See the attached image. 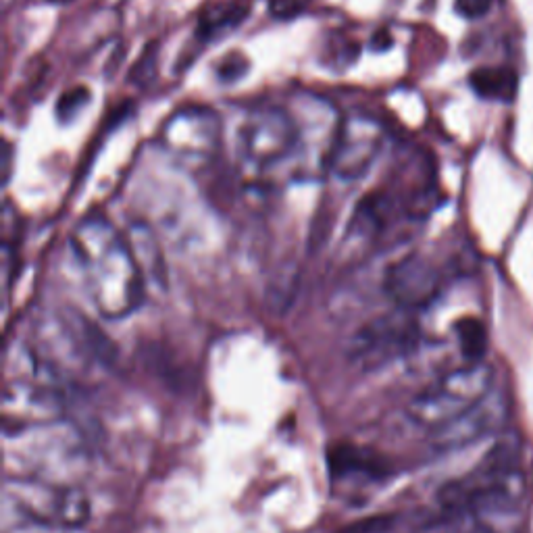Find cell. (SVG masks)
Wrapping results in <instances>:
<instances>
[{
    "instance_id": "cell-1",
    "label": "cell",
    "mask_w": 533,
    "mask_h": 533,
    "mask_svg": "<svg viewBox=\"0 0 533 533\" xmlns=\"http://www.w3.org/2000/svg\"><path fill=\"white\" fill-rule=\"evenodd\" d=\"M71 248L100 315L121 319L140 307L144 300L142 269L130 240L121 238L105 217H88L75 227Z\"/></svg>"
},
{
    "instance_id": "cell-2",
    "label": "cell",
    "mask_w": 533,
    "mask_h": 533,
    "mask_svg": "<svg viewBox=\"0 0 533 533\" xmlns=\"http://www.w3.org/2000/svg\"><path fill=\"white\" fill-rule=\"evenodd\" d=\"M490 388L492 371L488 367L475 363L456 369L417 394L406 406V417L421 429L438 431L471 411L490 394Z\"/></svg>"
},
{
    "instance_id": "cell-3",
    "label": "cell",
    "mask_w": 533,
    "mask_h": 533,
    "mask_svg": "<svg viewBox=\"0 0 533 533\" xmlns=\"http://www.w3.org/2000/svg\"><path fill=\"white\" fill-rule=\"evenodd\" d=\"M298 123L286 109L250 111L238 130V155L250 169H271L298 152Z\"/></svg>"
},
{
    "instance_id": "cell-4",
    "label": "cell",
    "mask_w": 533,
    "mask_h": 533,
    "mask_svg": "<svg viewBox=\"0 0 533 533\" xmlns=\"http://www.w3.org/2000/svg\"><path fill=\"white\" fill-rule=\"evenodd\" d=\"M417 336L419 329L411 311L398 309L363 325L350 342L348 357L363 371H377L413 350Z\"/></svg>"
},
{
    "instance_id": "cell-5",
    "label": "cell",
    "mask_w": 533,
    "mask_h": 533,
    "mask_svg": "<svg viewBox=\"0 0 533 533\" xmlns=\"http://www.w3.org/2000/svg\"><path fill=\"white\" fill-rule=\"evenodd\" d=\"M219 119L209 109H182L173 113L161 130L159 144L186 169L209 165L219 150Z\"/></svg>"
},
{
    "instance_id": "cell-6",
    "label": "cell",
    "mask_w": 533,
    "mask_h": 533,
    "mask_svg": "<svg viewBox=\"0 0 533 533\" xmlns=\"http://www.w3.org/2000/svg\"><path fill=\"white\" fill-rule=\"evenodd\" d=\"M386 142L384 125L369 115H350L340 121L329 155V167L340 180L354 182L373 167Z\"/></svg>"
},
{
    "instance_id": "cell-7",
    "label": "cell",
    "mask_w": 533,
    "mask_h": 533,
    "mask_svg": "<svg viewBox=\"0 0 533 533\" xmlns=\"http://www.w3.org/2000/svg\"><path fill=\"white\" fill-rule=\"evenodd\" d=\"M15 506L34 521L53 527H80L90 517V500L78 488H61L36 484V481H13Z\"/></svg>"
},
{
    "instance_id": "cell-8",
    "label": "cell",
    "mask_w": 533,
    "mask_h": 533,
    "mask_svg": "<svg viewBox=\"0 0 533 533\" xmlns=\"http://www.w3.org/2000/svg\"><path fill=\"white\" fill-rule=\"evenodd\" d=\"M440 275L421 257H406L386 273V292L398 309L415 311L436 298Z\"/></svg>"
},
{
    "instance_id": "cell-9",
    "label": "cell",
    "mask_w": 533,
    "mask_h": 533,
    "mask_svg": "<svg viewBox=\"0 0 533 533\" xmlns=\"http://www.w3.org/2000/svg\"><path fill=\"white\" fill-rule=\"evenodd\" d=\"M500 415H502L500 404L486 396L479 404H475L471 411H467L459 419H454L446 427L434 431V446L438 450H452L471 444L481 436L490 434V431L500 423L502 419Z\"/></svg>"
},
{
    "instance_id": "cell-10",
    "label": "cell",
    "mask_w": 533,
    "mask_h": 533,
    "mask_svg": "<svg viewBox=\"0 0 533 533\" xmlns=\"http://www.w3.org/2000/svg\"><path fill=\"white\" fill-rule=\"evenodd\" d=\"M61 411V400L53 388L32 382H11L5 390V417L15 423L48 421Z\"/></svg>"
},
{
    "instance_id": "cell-11",
    "label": "cell",
    "mask_w": 533,
    "mask_h": 533,
    "mask_svg": "<svg viewBox=\"0 0 533 533\" xmlns=\"http://www.w3.org/2000/svg\"><path fill=\"white\" fill-rule=\"evenodd\" d=\"M477 96L496 103H511L517 94V73L509 67H479L469 78Z\"/></svg>"
},
{
    "instance_id": "cell-12",
    "label": "cell",
    "mask_w": 533,
    "mask_h": 533,
    "mask_svg": "<svg viewBox=\"0 0 533 533\" xmlns=\"http://www.w3.org/2000/svg\"><path fill=\"white\" fill-rule=\"evenodd\" d=\"M248 13H250V7L242 5V3L213 7L200 17L198 36L205 42H211L215 38L230 34V32L240 28V23L248 17Z\"/></svg>"
},
{
    "instance_id": "cell-13",
    "label": "cell",
    "mask_w": 533,
    "mask_h": 533,
    "mask_svg": "<svg viewBox=\"0 0 533 533\" xmlns=\"http://www.w3.org/2000/svg\"><path fill=\"white\" fill-rule=\"evenodd\" d=\"M456 336H459V346L463 357L467 361H471V365L479 363L484 359V354L488 350V332H486V325L481 323L479 319L473 317H465L459 323H456Z\"/></svg>"
},
{
    "instance_id": "cell-14",
    "label": "cell",
    "mask_w": 533,
    "mask_h": 533,
    "mask_svg": "<svg viewBox=\"0 0 533 533\" xmlns=\"http://www.w3.org/2000/svg\"><path fill=\"white\" fill-rule=\"evenodd\" d=\"M309 3L311 0H269V11L277 19H294Z\"/></svg>"
},
{
    "instance_id": "cell-15",
    "label": "cell",
    "mask_w": 533,
    "mask_h": 533,
    "mask_svg": "<svg viewBox=\"0 0 533 533\" xmlns=\"http://www.w3.org/2000/svg\"><path fill=\"white\" fill-rule=\"evenodd\" d=\"M86 100H88V90H75V92L65 94V96L61 98L59 107H57V109H59V117H61L63 121L73 119V115L78 113V111L84 107Z\"/></svg>"
},
{
    "instance_id": "cell-16",
    "label": "cell",
    "mask_w": 533,
    "mask_h": 533,
    "mask_svg": "<svg viewBox=\"0 0 533 533\" xmlns=\"http://www.w3.org/2000/svg\"><path fill=\"white\" fill-rule=\"evenodd\" d=\"M246 61L242 57H225V61L219 65V78L223 82H232L242 78V73L246 71Z\"/></svg>"
},
{
    "instance_id": "cell-17",
    "label": "cell",
    "mask_w": 533,
    "mask_h": 533,
    "mask_svg": "<svg viewBox=\"0 0 533 533\" xmlns=\"http://www.w3.org/2000/svg\"><path fill=\"white\" fill-rule=\"evenodd\" d=\"M492 7V0H456V11L467 19H477L486 15Z\"/></svg>"
},
{
    "instance_id": "cell-18",
    "label": "cell",
    "mask_w": 533,
    "mask_h": 533,
    "mask_svg": "<svg viewBox=\"0 0 533 533\" xmlns=\"http://www.w3.org/2000/svg\"><path fill=\"white\" fill-rule=\"evenodd\" d=\"M390 525V519L388 517H373L369 521H363V523H357L354 527L348 529V533H379V531H386V527Z\"/></svg>"
}]
</instances>
